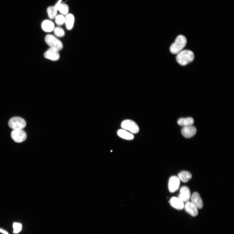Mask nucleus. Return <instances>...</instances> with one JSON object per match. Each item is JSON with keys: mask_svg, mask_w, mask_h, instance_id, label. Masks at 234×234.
I'll return each mask as SVG.
<instances>
[{"mask_svg": "<svg viewBox=\"0 0 234 234\" xmlns=\"http://www.w3.org/2000/svg\"><path fill=\"white\" fill-rule=\"evenodd\" d=\"M194 58V54L192 51L184 50L177 53L176 59L180 64L184 66L192 62Z\"/></svg>", "mask_w": 234, "mask_h": 234, "instance_id": "nucleus-1", "label": "nucleus"}, {"mask_svg": "<svg viewBox=\"0 0 234 234\" xmlns=\"http://www.w3.org/2000/svg\"><path fill=\"white\" fill-rule=\"evenodd\" d=\"M187 42V39L185 36L182 35H179L170 47L171 52L173 54L179 53L184 47Z\"/></svg>", "mask_w": 234, "mask_h": 234, "instance_id": "nucleus-2", "label": "nucleus"}, {"mask_svg": "<svg viewBox=\"0 0 234 234\" xmlns=\"http://www.w3.org/2000/svg\"><path fill=\"white\" fill-rule=\"evenodd\" d=\"M45 41L51 48L58 51L61 50L63 48V46L62 42L53 35L49 34L46 35Z\"/></svg>", "mask_w": 234, "mask_h": 234, "instance_id": "nucleus-3", "label": "nucleus"}, {"mask_svg": "<svg viewBox=\"0 0 234 234\" xmlns=\"http://www.w3.org/2000/svg\"><path fill=\"white\" fill-rule=\"evenodd\" d=\"M8 125L13 130L23 129L26 126L25 120L20 117H14L9 120Z\"/></svg>", "mask_w": 234, "mask_h": 234, "instance_id": "nucleus-4", "label": "nucleus"}, {"mask_svg": "<svg viewBox=\"0 0 234 234\" xmlns=\"http://www.w3.org/2000/svg\"><path fill=\"white\" fill-rule=\"evenodd\" d=\"M121 127L125 130L129 131L133 133H137L139 132V128L135 122L132 120H127L122 122Z\"/></svg>", "mask_w": 234, "mask_h": 234, "instance_id": "nucleus-5", "label": "nucleus"}, {"mask_svg": "<svg viewBox=\"0 0 234 234\" xmlns=\"http://www.w3.org/2000/svg\"><path fill=\"white\" fill-rule=\"evenodd\" d=\"M11 136L14 141L17 143H21L25 141L27 138L26 133L23 129L13 130Z\"/></svg>", "mask_w": 234, "mask_h": 234, "instance_id": "nucleus-6", "label": "nucleus"}, {"mask_svg": "<svg viewBox=\"0 0 234 234\" xmlns=\"http://www.w3.org/2000/svg\"><path fill=\"white\" fill-rule=\"evenodd\" d=\"M180 180L178 177L176 176L171 177L168 182V189L171 193H174L179 189Z\"/></svg>", "mask_w": 234, "mask_h": 234, "instance_id": "nucleus-7", "label": "nucleus"}, {"mask_svg": "<svg viewBox=\"0 0 234 234\" xmlns=\"http://www.w3.org/2000/svg\"><path fill=\"white\" fill-rule=\"evenodd\" d=\"M44 56L46 59L53 61L58 60L60 57L59 51L51 48L45 52Z\"/></svg>", "mask_w": 234, "mask_h": 234, "instance_id": "nucleus-8", "label": "nucleus"}, {"mask_svg": "<svg viewBox=\"0 0 234 234\" xmlns=\"http://www.w3.org/2000/svg\"><path fill=\"white\" fill-rule=\"evenodd\" d=\"M191 197V192L188 187L185 186L182 187L178 198L183 202H187L189 201Z\"/></svg>", "mask_w": 234, "mask_h": 234, "instance_id": "nucleus-9", "label": "nucleus"}, {"mask_svg": "<svg viewBox=\"0 0 234 234\" xmlns=\"http://www.w3.org/2000/svg\"><path fill=\"white\" fill-rule=\"evenodd\" d=\"M197 132V129L192 126L184 127L182 129L181 133L184 137L190 138L194 136Z\"/></svg>", "mask_w": 234, "mask_h": 234, "instance_id": "nucleus-10", "label": "nucleus"}, {"mask_svg": "<svg viewBox=\"0 0 234 234\" xmlns=\"http://www.w3.org/2000/svg\"><path fill=\"white\" fill-rule=\"evenodd\" d=\"M184 208L186 211L193 217L196 216L198 215V209L191 202H187Z\"/></svg>", "mask_w": 234, "mask_h": 234, "instance_id": "nucleus-11", "label": "nucleus"}, {"mask_svg": "<svg viewBox=\"0 0 234 234\" xmlns=\"http://www.w3.org/2000/svg\"><path fill=\"white\" fill-rule=\"evenodd\" d=\"M191 202L198 209H202L203 206L202 200L199 194L197 192H194L191 197Z\"/></svg>", "mask_w": 234, "mask_h": 234, "instance_id": "nucleus-12", "label": "nucleus"}, {"mask_svg": "<svg viewBox=\"0 0 234 234\" xmlns=\"http://www.w3.org/2000/svg\"><path fill=\"white\" fill-rule=\"evenodd\" d=\"M169 202L172 207L177 210H181L184 208V202L178 198L172 197Z\"/></svg>", "mask_w": 234, "mask_h": 234, "instance_id": "nucleus-13", "label": "nucleus"}, {"mask_svg": "<svg viewBox=\"0 0 234 234\" xmlns=\"http://www.w3.org/2000/svg\"><path fill=\"white\" fill-rule=\"evenodd\" d=\"M194 122L193 119L191 117L180 118L177 121L178 124L183 127L192 126Z\"/></svg>", "mask_w": 234, "mask_h": 234, "instance_id": "nucleus-14", "label": "nucleus"}, {"mask_svg": "<svg viewBox=\"0 0 234 234\" xmlns=\"http://www.w3.org/2000/svg\"><path fill=\"white\" fill-rule=\"evenodd\" d=\"M42 28L44 31L51 32L53 31L55 27L53 22L49 20H45L42 24Z\"/></svg>", "mask_w": 234, "mask_h": 234, "instance_id": "nucleus-15", "label": "nucleus"}, {"mask_svg": "<svg viewBox=\"0 0 234 234\" xmlns=\"http://www.w3.org/2000/svg\"><path fill=\"white\" fill-rule=\"evenodd\" d=\"M74 22V17L72 14H68L65 17V23L68 30H70L73 29Z\"/></svg>", "mask_w": 234, "mask_h": 234, "instance_id": "nucleus-16", "label": "nucleus"}, {"mask_svg": "<svg viewBox=\"0 0 234 234\" xmlns=\"http://www.w3.org/2000/svg\"><path fill=\"white\" fill-rule=\"evenodd\" d=\"M180 180L183 182H188L192 179V174L188 171H183L178 174Z\"/></svg>", "mask_w": 234, "mask_h": 234, "instance_id": "nucleus-17", "label": "nucleus"}, {"mask_svg": "<svg viewBox=\"0 0 234 234\" xmlns=\"http://www.w3.org/2000/svg\"><path fill=\"white\" fill-rule=\"evenodd\" d=\"M117 134L120 137L127 140H132L134 138L133 134L123 129L118 130L117 132Z\"/></svg>", "mask_w": 234, "mask_h": 234, "instance_id": "nucleus-18", "label": "nucleus"}, {"mask_svg": "<svg viewBox=\"0 0 234 234\" xmlns=\"http://www.w3.org/2000/svg\"><path fill=\"white\" fill-rule=\"evenodd\" d=\"M47 11L49 17L51 19H54L56 16L57 15V10L54 7L52 6L49 7L48 8Z\"/></svg>", "mask_w": 234, "mask_h": 234, "instance_id": "nucleus-19", "label": "nucleus"}, {"mask_svg": "<svg viewBox=\"0 0 234 234\" xmlns=\"http://www.w3.org/2000/svg\"><path fill=\"white\" fill-rule=\"evenodd\" d=\"M55 18V23L57 25H62L65 23V17L63 15H57Z\"/></svg>", "mask_w": 234, "mask_h": 234, "instance_id": "nucleus-20", "label": "nucleus"}, {"mask_svg": "<svg viewBox=\"0 0 234 234\" xmlns=\"http://www.w3.org/2000/svg\"><path fill=\"white\" fill-rule=\"evenodd\" d=\"M53 31L55 35L58 37H62L65 35L64 30L60 27H57L55 28Z\"/></svg>", "mask_w": 234, "mask_h": 234, "instance_id": "nucleus-21", "label": "nucleus"}, {"mask_svg": "<svg viewBox=\"0 0 234 234\" xmlns=\"http://www.w3.org/2000/svg\"><path fill=\"white\" fill-rule=\"evenodd\" d=\"M58 11L63 15H67L69 12L68 5L65 4H62Z\"/></svg>", "mask_w": 234, "mask_h": 234, "instance_id": "nucleus-22", "label": "nucleus"}, {"mask_svg": "<svg viewBox=\"0 0 234 234\" xmlns=\"http://www.w3.org/2000/svg\"><path fill=\"white\" fill-rule=\"evenodd\" d=\"M14 233H18L20 232L22 229V224L19 223H14L13 224Z\"/></svg>", "mask_w": 234, "mask_h": 234, "instance_id": "nucleus-23", "label": "nucleus"}, {"mask_svg": "<svg viewBox=\"0 0 234 234\" xmlns=\"http://www.w3.org/2000/svg\"><path fill=\"white\" fill-rule=\"evenodd\" d=\"M61 3H62V0H59L58 2L57 3V4H56L55 6H54L55 8L56 9H57V11L59 10V8L62 4Z\"/></svg>", "mask_w": 234, "mask_h": 234, "instance_id": "nucleus-24", "label": "nucleus"}, {"mask_svg": "<svg viewBox=\"0 0 234 234\" xmlns=\"http://www.w3.org/2000/svg\"><path fill=\"white\" fill-rule=\"evenodd\" d=\"M0 232H2L4 234H8L6 231L2 229H0Z\"/></svg>", "mask_w": 234, "mask_h": 234, "instance_id": "nucleus-25", "label": "nucleus"}]
</instances>
